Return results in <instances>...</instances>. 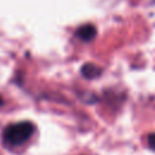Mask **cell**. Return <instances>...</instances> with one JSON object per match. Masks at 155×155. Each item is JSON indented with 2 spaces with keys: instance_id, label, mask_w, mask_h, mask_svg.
<instances>
[{
  "instance_id": "cell-2",
  "label": "cell",
  "mask_w": 155,
  "mask_h": 155,
  "mask_svg": "<svg viewBox=\"0 0 155 155\" xmlns=\"http://www.w3.org/2000/svg\"><path fill=\"white\" fill-rule=\"evenodd\" d=\"M96 34H97L96 27L92 24H84V25L79 27L76 30V36L84 42L92 41L96 38Z\"/></svg>"
},
{
  "instance_id": "cell-4",
  "label": "cell",
  "mask_w": 155,
  "mask_h": 155,
  "mask_svg": "<svg viewBox=\"0 0 155 155\" xmlns=\"http://www.w3.org/2000/svg\"><path fill=\"white\" fill-rule=\"evenodd\" d=\"M147 143L149 145L150 149H153L155 151V133H150L147 138Z\"/></svg>"
},
{
  "instance_id": "cell-1",
  "label": "cell",
  "mask_w": 155,
  "mask_h": 155,
  "mask_svg": "<svg viewBox=\"0 0 155 155\" xmlns=\"http://www.w3.org/2000/svg\"><path fill=\"white\" fill-rule=\"evenodd\" d=\"M34 125L29 121H19L5 127L2 140L7 147H19L24 144L34 133Z\"/></svg>"
},
{
  "instance_id": "cell-3",
  "label": "cell",
  "mask_w": 155,
  "mask_h": 155,
  "mask_svg": "<svg viewBox=\"0 0 155 155\" xmlns=\"http://www.w3.org/2000/svg\"><path fill=\"white\" fill-rule=\"evenodd\" d=\"M101 73H102L101 68L97 67L96 64H92V63H86L81 68V74L86 79H96L97 76L101 75Z\"/></svg>"
}]
</instances>
